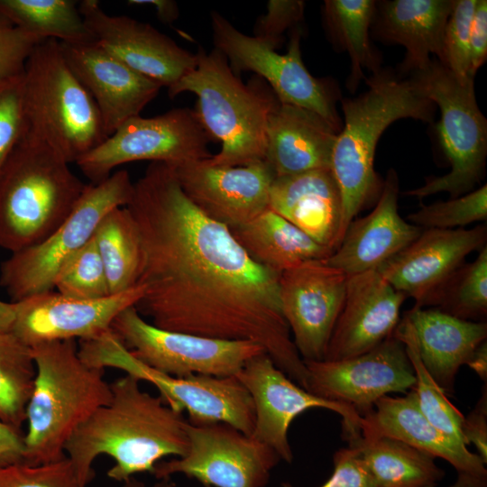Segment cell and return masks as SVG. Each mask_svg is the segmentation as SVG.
<instances>
[{
  "instance_id": "3",
  "label": "cell",
  "mask_w": 487,
  "mask_h": 487,
  "mask_svg": "<svg viewBox=\"0 0 487 487\" xmlns=\"http://www.w3.org/2000/svg\"><path fill=\"white\" fill-rule=\"evenodd\" d=\"M364 80L363 93L341 98L344 123L331 157L342 201L341 240L350 222L381 194L383 179L375 171L374 158L382 133L400 119L431 123L436 111L409 77L381 68Z\"/></svg>"
},
{
  "instance_id": "45",
  "label": "cell",
  "mask_w": 487,
  "mask_h": 487,
  "mask_svg": "<svg viewBox=\"0 0 487 487\" xmlns=\"http://www.w3.org/2000/svg\"><path fill=\"white\" fill-rule=\"evenodd\" d=\"M333 464L332 474L319 487H377L355 447L348 446L337 450ZM280 487L297 486L283 482Z\"/></svg>"
},
{
  "instance_id": "12",
  "label": "cell",
  "mask_w": 487,
  "mask_h": 487,
  "mask_svg": "<svg viewBox=\"0 0 487 487\" xmlns=\"http://www.w3.org/2000/svg\"><path fill=\"white\" fill-rule=\"evenodd\" d=\"M111 329L130 353L145 365L167 375L234 376L252 358L265 353L247 340H223L159 328L130 307ZM266 354V353H265Z\"/></svg>"
},
{
  "instance_id": "36",
  "label": "cell",
  "mask_w": 487,
  "mask_h": 487,
  "mask_svg": "<svg viewBox=\"0 0 487 487\" xmlns=\"http://www.w3.org/2000/svg\"><path fill=\"white\" fill-rule=\"evenodd\" d=\"M394 335L405 345L413 365L416 376L413 390L417 393L420 410L441 433L455 443L465 446L461 434L464 416L452 404L447 395L422 364L416 346L413 327L405 317L400 320Z\"/></svg>"
},
{
  "instance_id": "22",
  "label": "cell",
  "mask_w": 487,
  "mask_h": 487,
  "mask_svg": "<svg viewBox=\"0 0 487 487\" xmlns=\"http://www.w3.org/2000/svg\"><path fill=\"white\" fill-rule=\"evenodd\" d=\"M406 299L375 270L347 276L344 304L323 360L362 354L392 335Z\"/></svg>"
},
{
  "instance_id": "19",
  "label": "cell",
  "mask_w": 487,
  "mask_h": 487,
  "mask_svg": "<svg viewBox=\"0 0 487 487\" xmlns=\"http://www.w3.org/2000/svg\"><path fill=\"white\" fill-rule=\"evenodd\" d=\"M486 240V225L469 229H423L376 271L395 289L412 298L413 308L432 306L466 256L483 248Z\"/></svg>"
},
{
  "instance_id": "15",
  "label": "cell",
  "mask_w": 487,
  "mask_h": 487,
  "mask_svg": "<svg viewBox=\"0 0 487 487\" xmlns=\"http://www.w3.org/2000/svg\"><path fill=\"white\" fill-rule=\"evenodd\" d=\"M307 391L352 407L361 418L390 393H404L416 384L405 345L394 335L372 350L337 361H304Z\"/></svg>"
},
{
  "instance_id": "2",
  "label": "cell",
  "mask_w": 487,
  "mask_h": 487,
  "mask_svg": "<svg viewBox=\"0 0 487 487\" xmlns=\"http://www.w3.org/2000/svg\"><path fill=\"white\" fill-rule=\"evenodd\" d=\"M140 382L129 374L111 382L109 401L85 420L67 442L65 455L83 484L87 486L94 478V463L101 455L114 461L107 476L122 482L138 473L152 474L164 458L188 453V420L160 395L143 391Z\"/></svg>"
},
{
  "instance_id": "52",
  "label": "cell",
  "mask_w": 487,
  "mask_h": 487,
  "mask_svg": "<svg viewBox=\"0 0 487 487\" xmlns=\"http://www.w3.org/2000/svg\"><path fill=\"white\" fill-rule=\"evenodd\" d=\"M15 302L0 300V332L12 331L15 318Z\"/></svg>"
},
{
  "instance_id": "44",
  "label": "cell",
  "mask_w": 487,
  "mask_h": 487,
  "mask_svg": "<svg viewBox=\"0 0 487 487\" xmlns=\"http://www.w3.org/2000/svg\"><path fill=\"white\" fill-rule=\"evenodd\" d=\"M304 10L305 3L300 0L268 1L266 14L256 20L253 37L276 51L284 41V32L303 21Z\"/></svg>"
},
{
  "instance_id": "1",
  "label": "cell",
  "mask_w": 487,
  "mask_h": 487,
  "mask_svg": "<svg viewBox=\"0 0 487 487\" xmlns=\"http://www.w3.org/2000/svg\"><path fill=\"white\" fill-rule=\"evenodd\" d=\"M125 207L139 237L137 311L161 329L254 342L307 389V368L281 311L280 274L255 262L227 226L188 198L174 168L151 162Z\"/></svg>"
},
{
  "instance_id": "33",
  "label": "cell",
  "mask_w": 487,
  "mask_h": 487,
  "mask_svg": "<svg viewBox=\"0 0 487 487\" xmlns=\"http://www.w3.org/2000/svg\"><path fill=\"white\" fill-rule=\"evenodd\" d=\"M0 14L41 41H94L75 1L0 0Z\"/></svg>"
},
{
  "instance_id": "32",
  "label": "cell",
  "mask_w": 487,
  "mask_h": 487,
  "mask_svg": "<svg viewBox=\"0 0 487 487\" xmlns=\"http://www.w3.org/2000/svg\"><path fill=\"white\" fill-rule=\"evenodd\" d=\"M375 9L373 0H326L323 5L324 24L332 43L347 51L351 60L346 84L350 92L366 78L364 69L372 74L381 69V57L370 40Z\"/></svg>"
},
{
  "instance_id": "25",
  "label": "cell",
  "mask_w": 487,
  "mask_h": 487,
  "mask_svg": "<svg viewBox=\"0 0 487 487\" xmlns=\"http://www.w3.org/2000/svg\"><path fill=\"white\" fill-rule=\"evenodd\" d=\"M269 208L333 252L341 240L342 201L330 169L275 177Z\"/></svg>"
},
{
  "instance_id": "7",
  "label": "cell",
  "mask_w": 487,
  "mask_h": 487,
  "mask_svg": "<svg viewBox=\"0 0 487 487\" xmlns=\"http://www.w3.org/2000/svg\"><path fill=\"white\" fill-rule=\"evenodd\" d=\"M23 94L27 130L69 163L108 137L96 103L66 62L60 41L37 44L25 66Z\"/></svg>"
},
{
  "instance_id": "51",
  "label": "cell",
  "mask_w": 487,
  "mask_h": 487,
  "mask_svg": "<svg viewBox=\"0 0 487 487\" xmlns=\"http://www.w3.org/2000/svg\"><path fill=\"white\" fill-rule=\"evenodd\" d=\"M446 487H487V475H478L469 473H458L456 480L452 484Z\"/></svg>"
},
{
  "instance_id": "47",
  "label": "cell",
  "mask_w": 487,
  "mask_h": 487,
  "mask_svg": "<svg viewBox=\"0 0 487 487\" xmlns=\"http://www.w3.org/2000/svg\"><path fill=\"white\" fill-rule=\"evenodd\" d=\"M487 59V1L477 0L469 42V76L475 78L477 70Z\"/></svg>"
},
{
  "instance_id": "4",
  "label": "cell",
  "mask_w": 487,
  "mask_h": 487,
  "mask_svg": "<svg viewBox=\"0 0 487 487\" xmlns=\"http://www.w3.org/2000/svg\"><path fill=\"white\" fill-rule=\"evenodd\" d=\"M36 366L23 434L24 463L39 464L64 458L75 430L112 396L104 370L86 363L76 340L32 346Z\"/></svg>"
},
{
  "instance_id": "42",
  "label": "cell",
  "mask_w": 487,
  "mask_h": 487,
  "mask_svg": "<svg viewBox=\"0 0 487 487\" xmlns=\"http://www.w3.org/2000/svg\"><path fill=\"white\" fill-rule=\"evenodd\" d=\"M23 76L0 83V170L28 128Z\"/></svg>"
},
{
  "instance_id": "35",
  "label": "cell",
  "mask_w": 487,
  "mask_h": 487,
  "mask_svg": "<svg viewBox=\"0 0 487 487\" xmlns=\"http://www.w3.org/2000/svg\"><path fill=\"white\" fill-rule=\"evenodd\" d=\"M36 366L32 347L12 331L0 332V419L21 429L32 395Z\"/></svg>"
},
{
  "instance_id": "53",
  "label": "cell",
  "mask_w": 487,
  "mask_h": 487,
  "mask_svg": "<svg viewBox=\"0 0 487 487\" xmlns=\"http://www.w3.org/2000/svg\"><path fill=\"white\" fill-rule=\"evenodd\" d=\"M115 487H178V485L171 478L156 479L152 483H146L134 476L119 482V485Z\"/></svg>"
},
{
  "instance_id": "26",
  "label": "cell",
  "mask_w": 487,
  "mask_h": 487,
  "mask_svg": "<svg viewBox=\"0 0 487 487\" xmlns=\"http://www.w3.org/2000/svg\"><path fill=\"white\" fill-rule=\"evenodd\" d=\"M360 434L400 440L434 458L446 460L457 473L487 475L486 464L477 454L455 443L428 421L413 389L405 396L379 399L373 409L362 417Z\"/></svg>"
},
{
  "instance_id": "48",
  "label": "cell",
  "mask_w": 487,
  "mask_h": 487,
  "mask_svg": "<svg viewBox=\"0 0 487 487\" xmlns=\"http://www.w3.org/2000/svg\"><path fill=\"white\" fill-rule=\"evenodd\" d=\"M24 463L23 433L0 419V468Z\"/></svg>"
},
{
  "instance_id": "41",
  "label": "cell",
  "mask_w": 487,
  "mask_h": 487,
  "mask_svg": "<svg viewBox=\"0 0 487 487\" xmlns=\"http://www.w3.org/2000/svg\"><path fill=\"white\" fill-rule=\"evenodd\" d=\"M0 487H87L67 456L39 464L17 463L0 468Z\"/></svg>"
},
{
  "instance_id": "16",
  "label": "cell",
  "mask_w": 487,
  "mask_h": 487,
  "mask_svg": "<svg viewBox=\"0 0 487 487\" xmlns=\"http://www.w3.org/2000/svg\"><path fill=\"white\" fill-rule=\"evenodd\" d=\"M234 376L253 401L255 424L251 436L273 449L281 461H293L289 428L299 414L310 409H326L340 415L343 436L360 432L362 418L352 407L310 393L291 381L265 353L249 360Z\"/></svg>"
},
{
  "instance_id": "30",
  "label": "cell",
  "mask_w": 487,
  "mask_h": 487,
  "mask_svg": "<svg viewBox=\"0 0 487 487\" xmlns=\"http://www.w3.org/2000/svg\"><path fill=\"white\" fill-rule=\"evenodd\" d=\"M229 230L255 262L278 274L308 262L326 260L333 253L270 208Z\"/></svg>"
},
{
  "instance_id": "5",
  "label": "cell",
  "mask_w": 487,
  "mask_h": 487,
  "mask_svg": "<svg viewBox=\"0 0 487 487\" xmlns=\"http://www.w3.org/2000/svg\"><path fill=\"white\" fill-rule=\"evenodd\" d=\"M197 66L168 87L170 98L190 92L198 96L196 111L220 151L206 161L216 166H243L263 161L266 126L279 99L262 82L244 84L227 59L214 48L197 51Z\"/></svg>"
},
{
  "instance_id": "39",
  "label": "cell",
  "mask_w": 487,
  "mask_h": 487,
  "mask_svg": "<svg viewBox=\"0 0 487 487\" xmlns=\"http://www.w3.org/2000/svg\"><path fill=\"white\" fill-rule=\"evenodd\" d=\"M408 221L422 229L464 228L487 219V186L446 201L423 205L408 216Z\"/></svg>"
},
{
  "instance_id": "24",
  "label": "cell",
  "mask_w": 487,
  "mask_h": 487,
  "mask_svg": "<svg viewBox=\"0 0 487 487\" xmlns=\"http://www.w3.org/2000/svg\"><path fill=\"white\" fill-rule=\"evenodd\" d=\"M399 192L398 174L390 169L373 209L350 222L336 249L324 261L350 276L376 271L412 243L423 229L400 216Z\"/></svg>"
},
{
  "instance_id": "10",
  "label": "cell",
  "mask_w": 487,
  "mask_h": 487,
  "mask_svg": "<svg viewBox=\"0 0 487 487\" xmlns=\"http://www.w3.org/2000/svg\"><path fill=\"white\" fill-rule=\"evenodd\" d=\"M214 48L223 53L237 75L252 71L263 78L282 104L312 111L339 133L343 125L336 104L341 100L338 84L332 78H316L304 65L301 30H291L288 51L278 53L253 36L236 29L225 17L210 14Z\"/></svg>"
},
{
  "instance_id": "13",
  "label": "cell",
  "mask_w": 487,
  "mask_h": 487,
  "mask_svg": "<svg viewBox=\"0 0 487 487\" xmlns=\"http://www.w3.org/2000/svg\"><path fill=\"white\" fill-rule=\"evenodd\" d=\"M99 359L105 368L119 369L152 384L167 405L178 412H188V421L192 425L224 423L249 436L253 431V401L235 376L172 377L137 360L119 340L107 343Z\"/></svg>"
},
{
  "instance_id": "31",
  "label": "cell",
  "mask_w": 487,
  "mask_h": 487,
  "mask_svg": "<svg viewBox=\"0 0 487 487\" xmlns=\"http://www.w3.org/2000/svg\"><path fill=\"white\" fill-rule=\"evenodd\" d=\"M345 440L357 449L377 487L436 486L445 476L436 458L400 440L360 433Z\"/></svg>"
},
{
  "instance_id": "29",
  "label": "cell",
  "mask_w": 487,
  "mask_h": 487,
  "mask_svg": "<svg viewBox=\"0 0 487 487\" xmlns=\"http://www.w3.org/2000/svg\"><path fill=\"white\" fill-rule=\"evenodd\" d=\"M404 317L413 327L422 364L446 395L454 394L458 370L487 340V323L461 319L436 308H412Z\"/></svg>"
},
{
  "instance_id": "38",
  "label": "cell",
  "mask_w": 487,
  "mask_h": 487,
  "mask_svg": "<svg viewBox=\"0 0 487 487\" xmlns=\"http://www.w3.org/2000/svg\"><path fill=\"white\" fill-rule=\"evenodd\" d=\"M78 299H99L111 294L106 269L94 235L60 266L53 289Z\"/></svg>"
},
{
  "instance_id": "40",
  "label": "cell",
  "mask_w": 487,
  "mask_h": 487,
  "mask_svg": "<svg viewBox=\"0 0 487 487\" xmlns=\"http://www.w3.org/2000/svg\"><path fill=\"white\" fill-rule=\"evenodd\" d=\"M477 0H455L443 38L440 63L458 79H474L469 76V42Z\"/></svg>"
},
{
  "instance_id": "18",
  "label": "cell",
  "mask_w": 487,
  "mask_h": 487,
  "mask_svg": "<svg viewBox=\"0 0 487 487\" xmlns=\"http://www.w3.org/2000/svg\"><path fill=\"white\" fill-rule=\"evenodd\" d=\"M143 288L135 286L99 299H78L50 290L16 301L12 332L30 347L45 342L86 340L111 329L115 317L135 307Z\"/></svg>"
},
{
  "instance_id": "6",
  "label": "cell",
  "mask_w": 487,
  "mask_h": 487,
  "mask_svg": "<svg viewBox=\"0 0 487 487\" xmlns=\"http://www.w3.org/2000/svg\"><path fill=\"white\" fill-rule=\"evenodd\" d=\"M55 149L29 130L0 170V247L34 245L70 214L86 185Z\"/></svg>"
},
{
  "instance_id": "43",
  "label": "cell",
  "mask_w": 487,
  "mask_h": 487,
  "mask_svg": "<svg viewBox=\"0 0 487 487\" xmlns=\"http://www.w3.org/2000/svg\"><path fill=\"white\" fill-rule=\"evenodd\" d=\"M41 41L0 14V83L21 78L31 54Z\"/></svg>"
},
{
  "instance_id": "37",
  "label": "cell",
  "mask_w": 487,
  "mask_h": 487,
  "mask_svg": "<svg viewBox=\"0 0 487 487\" xmlns=\"http://www.w3.org/2000/svg\"><path fill=\"white\" fill-rule=\"evenodd\" d=\"M436 308L464 320L483 321L487 315V246L464 263L433 302Z\"/></svg>"
},
{
  "instance_id": "34",
  "label": "cell",
  "mask_w": 487,
  "mask_h": 487,
  "mask_svg": "<svg viewBox=\"0 0 487 487\" xmlns=\"http://www.w3.org/2000/svg\"><path fill=\"white\" fill-rule=\"evenodd\" d=\"M94 239L111 294L135 286L140 258L139 237L128 209L121 207L107 213L99 222Z\"/></svg>"
},
{
  "instance_id": "28",
  "label": "cell",
  "mask_w": 487,
  "mask_h": 487,
  "mask_svg": "<svg viewBox=\"0 0 487 487\" xmlns=\"http://www.w3.org/2000/svg\"><path fill=\"white\" fill-rule=\"evenodd\" d=\"M454 0H386L376 2L372 34L406 49L401 74L427 68L431 54L440 62L444 31Z\"/></svg>"
},
{
  "instance_id": "49",
  "label": "cell",
  "mask_w": 487,
  "mask_h": 487,
  "mask_svg": "<svg viewBox=\"0 0 487 487\" xmlns=\"http://www.w3.org/2000/svg\"><path fill=\"white\" fill-rule=\"evenodd\" d=\"M128 5H152L156 12L158 19L165 23H171L179 15L178 4L172 0H130Z\"/></svg>"
},
{
  "instance_id": "14",
  "label": "cell",
  "mask_w": 487,
  "mask_h": 487,
  "mask_svg": "<svg viewBox=\"0 0 487 487\" xmlns=\"http://www.w3.org/2000/svg\"><path fill=\"white\" fill-rule=\"evenodd\" d=\"M186 432L188 453L159 462L152 473L156 479L182 474L205 487H266L281 461L273 449L227 424L187 421Z\"/></svg>"
},
{
  "instance_id": "11",
  "label": "cell",
  "mask_w": 487,
  "mask_h": 487,
  "mask_svg": "<svg viewBox=\"0 0 487 487\" xmlns=\"http://www.w3.org/2000/svg\"><path fill=\"white\" fill-rule=\"evenodd\" d=\"M214 140L195 109L174 108L164 114L133 117L76 161L91 183L107 179L116 167L137 161L163 162L174 168L210 158Z\"/></svg>"
},
{
  "instance_id": "17",
  "label": "cell",
  "mask_w": 487,
  "mask_h": 487,
  "mask_svg": "<svg viewBox=\"0 0 487 487\" xmlns=\"http://www.w3.org/2000/svg\"><path fill=\"white\" fill-rule=\"evenodd\" d=\"M347 275L324 260L311 261L280 274L283 317L303 361L324 359L342 309Z\"/></svg>"
},
{
  "instance_id": "46",
  "label": "cell",
  "mask_w": 487,
  "mask_h": 487,
  "mask_svg": "<svg viewBox=\"0 0 487 487\" xmlns=\"http://www.w3.org/2000/svg\"><path fill=\"white\" fill-rule=\"evenodd\" d=\"M461 434L464 445L473 444L477 455L487 464V382L473 409L464 417Z\"/></svg>"
},
{
  "instance_id": "27",
  "label": "cell",
  "mask_w": 487,
  "mask_h": 487,
  "mask_svg": "<svg viewBox=\"0 0 487 487\" xmlns=\"http://www.w3.org/2000/svg\"><path fill=\"white\" fill-rule=\"evenodd\" d=\"M337 133L317 114L279 102L267 122L264 161L275 177L330 169Z\"/></svg>"
},
{
  "instance_id": "20",
  "label": "cell",
  "mask_w": 487,
  "mask_h": 487,
  "mask_svg": "<svg viewBox=\"0 0 487 487\" xmlns=\"http://www.w3.org/2000/svg\"><path fill=\"white\" fill-rule=\"evenodd\" d=\"M94 41L134 71L167 88L197 66V54L149 23L106 13L96 0L78 4Z\"/></svg>"
},
{
  "instance_id": "9",
  "label": "cell",
  "mask_w": 487,
  "mask_h": 487,
  "mask_svg": "<svg viewBox=\"0 0 487 487\" xmlns=\"http://www.w3.org/2000/svg\"><path fill=\"white\" fill-rule=\"evenodd\" d=\"M133 183L124 170L98 183L87 184L67 218L41 242L12 253L1 265L0 284L13 302L53 289L60 266L94 235L102 218L125 207Z\"/></svg>"
},
{
  "instance_id": "8",
  "label": "cell",
  "mask_w": 487,
  "mask_h": 487,
  "mask_svg": "<svg viewBox=\"0 0 487 487\" xmlns=\"http://www.w3.org/2000/svg\"><path fill=\"white\" fill-rule=\"evenodd\" d=\"M409 77L439 107V140L451 169L405 194L423 198L447 192L456 198L472 191L483 176L487 156V120L476 101L474 79H458L436 59Z\"/></svg>"
},
{
  "instance_id": "50",
  "label": "cell",
  "mask_w": 487,
  "mask_h": 487,
  "mask_svg": "<svg viewBox=\"0 0 487 487\" xmlns=\"http://www.w3.org/2000/svg\"><path fill=\"white\" fill-rule=\"evenodd\" d=\"M466 365L473 370L482 381H487V340L475 348Z\"/></svg>"
},
{
  "instance_id": "21",
  "label": "cell",
  "mask_w": 487,
  "mask_h": 487,
  "mask_svg": "<svg viewBox=\"0 0 487 487\" xmlns=\"http://www.w3.org/2000/svg\"><path fill=\"white\" fill-rule=\"evenodd\" d=\"M174 170L188 198L228 229L253 220L269 208L275 175L264 160L228 167L211 165L205 159Z\"/></svg>"
},
{
  "instance_id": "23",
  "label": "cell",
  "mask_w": 487,
  "mask_h": 487,
  "mask_svg": "<svg viewBox=\"0 0 487 487\" xmlns=\"http://www.w3.org/2000/svg\"><path fill=\"white\" fill-rule=\"evenodd\" d=\"M60 48L69 67L96 103L107 136L129 119L141 115L161 88L94 41L60 42Z\"/></svg>"
}]
</instances>
